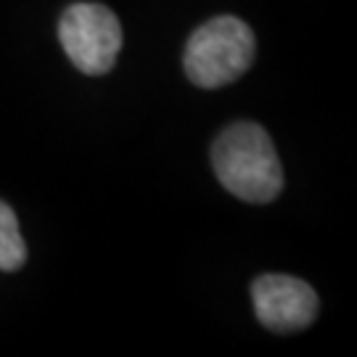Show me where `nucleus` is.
I'll return each instance as SVG.
<instances>
[{
  "mask_svg": "<svg viewBox=\"0 0 357 357\" xmlns=\"http://www.w3.org/2000/svg\"><path fill=\"white\" fill-rule=\"evenodd\" d=\"M212 167L220 183L249 204H270L283 191L278 151L268 132L255 122H236L217 135Z\"/></svg>",
  "mask_w": 357,
  "mask_h": 357,
  "instance_id": "obj_1",
  "label": "nucleus"
},
{
  "mask_svg": "<svg viewBox=\"0 0 357 357\" xmlns=\"http://www.w3.org/2000/svg\"><path fill=\"white\" fill-rule=\"evenodd\" d=\"M255 53L257 43L246 22L236 16H217L191 35L183 66L193 85L212 90L238 79L252 66Z\"/></svg>",
  "mask_w": 357,
  "mask_h": 357,
  "instance_id": "obj_2",
  "label": "nucleus"
},
{
  "mask_svg": "<svg viewBox=\"0 0 357 357\" xmlns=\"http://www.w3.org/2000/svg\"><path fill=\"white\" fill-rule=\"evenodd\" d=\"M59 40L69 61L82 75H106L122 48V26L112 8L75 3L59 22Z\"/></svg>",
  "mask_w": 357,
  "mask_h": 357,
  "instance_id": "obj_3",
  "label": "nucleus"
},
{
  "mask_svg": "<svg viewBox=\"0 0 357 357\" xmlns=\"http://www.w3.org/2000/svg\"><path fill=\"white\" fill-rule=\"evenodd\" d=\"M255 312L270 331L291 333L307 328L318 318V294L291 275H262L252 286Z\"/></svg>",
  "mask_w": 357,
  "mask_h": 357,
  "instance_id": "obj_4",
  "label": "nucleus"
},
{
  "mask_svg": "<svg viewBox=\"0 0 357 357\" xmlns=\"http://www.w3.org/2000/svg\"><path fill=\"white\" fill-rule=\"evenodd\" d=\"M26 262V243L19 230V220L8 204L0 202V270L13 273Z\"/></svg>",
  "mask_w": 357,
  "mask_h": 357,
  "instance_id": "obj_5",
  "label": "nucleus"
}]
</instances>
